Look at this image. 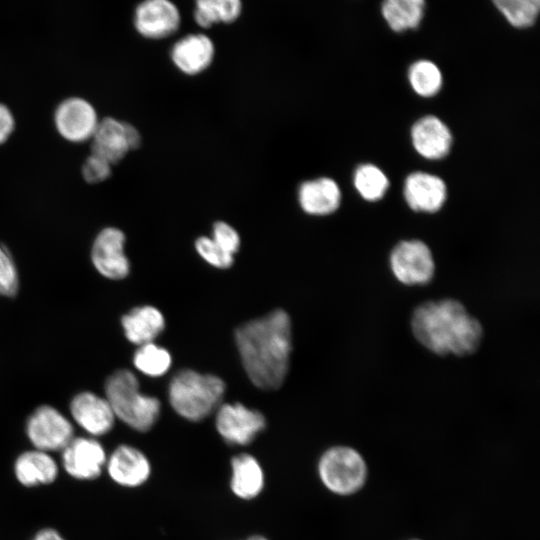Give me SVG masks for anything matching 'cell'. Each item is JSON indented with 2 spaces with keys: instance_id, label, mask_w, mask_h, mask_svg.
<instances>
[{
  "instance_id": "4fadbf2b",
  "label": "cell",
  "mask_w": 540,
  "mask_h": 540,
  "mask_svg": "<svg viewBox=\"0 0 540 540\" xmlns=\"http://www.w3.org/2000/svg\"><path fill=\"white\" fill-rule=\"evenodd\" d=\"M74 422L91 437L109 433L115 424V414L105 397L92 391L75 394L69 403Z\"/></svg>"
},
{
  "instance_id": "d6986e66",
  "label": "cell",
  "mask_w": 540,
  "mask_h": 540,
  "mask_svg": "<svg viewBox=\"0 0 540 540\" xmlns=\"http://www.w3.org/2000/svg\"><path fill=\"white\" fill-rule=\"evenodd\" d=\"M214 45L204 34L186 35L177 41L171 50V59L184 74L196 75L212 63Z\"/></svg>"
},
{
  "instance_id": "484cf974",
  "label": "cell",
  "mask_w": 540,
  "mask_h": 540,
  "mask_svg": "<svg viewBox=\"0 0 540 540\" xmlns=\"http://www.w3.org/2000/svg\"><path fill=\"white\" fill-rule=\"evenodd\" d=\"M408 78L413 90L423 97L435 95L442 86V75L439 68L428 60H419L413 63L409 68Z\"/></svg>"
},
{
  "instance_id": "cb8c5ba5",
  "label": "cell",
  "mask_w": 540,
  "mask_h": 540,
  "mask_svg": "<svg viewBox=\"0 0 540 540\" xmlns=\"http://www.w3.org/2000/svg\"><path fill=\"white\" fill-rule=\"evenodd\" d=\"M241 9V0H196L194 18L198 25L208 28L215 23L235 21Z\"/></svg>"
},
{
  "instance_id": "3957f363",
  "label": "cell",
  "mask_w": 540,
  "mask_h": 540,
  "mask_svg": "<svg viewBox=\"0 0 540 540\" xmlns=\"http://www.w3.org/2000/svg\"><path fill=\"white\" fill-rule=\"evenodd\" d=\"M105 398L115 417L138 432L149 431L157 422L161 403L140 390L137 376L129 369H118L104 384Z\"/></svg>"
},
{
  "instance_id": "4316f807",
  "label": "cell",
  "mask_w": 540,
  "mask_h": 540,
  "mask_svg": "<svg viewBox=\"0 0 540 540\" xmlns=\"http://www.w3.org/2000/svg\"><path fill=\"white\" fill-rule=\"evenodd\" d=\"M354 185L365 200L377 201L384 196L389 181L386 175L375 165L363 164L355 171Z\"/></svg>"
},
{
  "instance_id": "836d02e7",
  "label": "cell",
  "mask_w": 540,
  "mask_h": 540,
  "mask_svg": "<svg viewBox=\"0 0 540 540\" xmlns=\"http://www.w3.org/2000/svg\"><path fill=\"white\" fill-rule=\"evenodd\" d=\"M32 540H66L57 530L44 528L38 531Z\"/></svg>"
},
{
  "instance_id": "1f68e13d",
  "label": "cell",
  "mask_w": 540,
  "mask_h": 540,
  "mask_svg": "<svg viewBox=\"0 0 540 540\" xmlns=\"http://www.w3.org/2000/svg\"><path fill=\"white\" fill-rule=\"evenodd\" d=\"M111 165L106 159L92 153L82 165V176L90 184L100 183L111 175Z\"/></svg>"
},
{
  "instance_id": "d590c367",
  "label": "cell",
  "mask_w": 540,
  "mask_h": 540,
  "mask_svg": "<svg viewBox=\"0 0 540 540\" xmlns=\"http://www.w3.org/2000/svg\"><path fill=\"white\" fill-rule=\"evenodd\" d=\"M413 540H417V539H413Z\"/></svg>"
},
{
  "instance_id": "4dcf8cb0",
  "label": "cell",
  "mask_w": 540,
  "mask_h": 540,
  "mask_svg": "<svg viewBox=\"0 0 540 540\" xmlns=\"http://www.w3.org/2000/svg\"><path fill=\"white\" fill-rule=\"evenodd\" d=\"M224 251L234 255L238 252L241 240L237 230L224 221H217L213 225L211 237Z\"/></svg>"
},
{
  "instance_id": "ac0fdd59",
  "label": "cell",
  "mask_w": 540,
  "mask_h": 540,
  "mask_svg": "<svg viewBox=\"0 0 540 540\" xmlns=\"http://www.w3.org/2000/svg\"><path fill=\"white\" fill-rule=\"evenodd\" d=\"M411 136L416 151L427 159L443 158L450 151L452 135L436 116L419 119L412 127Z\"/></svg>"
},
{
  "instance_id": "d6a6232c",
  "label": "cell",
  "mask_w": 540,
  "mask_h": 540,
  "mask_svg": "<svg viewBox=\"0 0 540 540\" xmlns=\"http://www.w3.org/2000/svg\"><path fill=\"white\" fill-rule=\"evenodd\" d=\"M15 119L11 110L0 103V145L3 144L13 133Z\"/></svg>"
},
{
  "instance_id": "83f0119b",
  "label": "cell",
  "mask_w": 540,
  "mask_h": 540,
  "mask_svg": "<svg viewBox=\"0 0 540 540\" xmlns=\"http://www.w3.org/2000/svg\"><path fill=\"white\" fill-rule=\"evenodd\" d=\"M506 20L516 28H528L537 20L540 0H492Z\"/></svg>"
},
{
  "instance_id": "e575fe53",
  "label": "cell",
  "mask_w": 540,
  "mask_h": 540,
  "mask_svg": "<svg viewBox=\"0 0 540 540\" xmlns=\"http://www.w3.org/2000/svg\"><path fill=\"white\" fill-rule=\"evenodd\" d=\"M243 540H269V539L262 535H253Z\"/></svg>"
},
{
  "instance_id": "8fae6325",
  "label": "cell",
  "mask_w": 540,
  "mask_h": 540,
  "mask_svg": "<svg viewBox=\"0 0 540 540\" xmlns=\"http://www.w3.org/2000/svg\"><path fill=\"white\" fill-rule=\"evenodd\" d=\"M99 119L94 106L84 98L70 97L55 109L54 124L57 132L67 141L81 143L90 140Z\"/></svg>"
},
{
  "instance_id": "7a4b0ae2",
  "label": "cell",
  "mask_w": 540,
  "mask_h": 540,
  "mask_svg": "<svg viewBox=\"0 0 540 540\" xmlns=\"http://www.w3.org/2000/svg\"><path fill=\"white\" fill-rule=\"evenodd\" d=\"M410 325L416 340L439 356H468L483 339L479 320L452 298L421 303L413 310Z\"/></svg>"
},
{
  "instance_id": "8992f818",
  "label": "cell",
  "mask_w": 540,
  "mask_h": 540,
  "mask_svg": "<svg viewBox=\"0 0 540 540\" xmlns=\"http://www.w3.org/2000/svg\"><path fill=\"white\" fill-rule=\"evenodd\" d=\"M25 432L34 449L48 453L62 451L74 437L72 422L48 404H42L32 411L26 420Z\"/></svg>"
},
{
  "instance_id": "9c48e42d",
  "label": "cell",
  "mask_w": 540,
  "mask_h": 540,
  "mask_svg": "<svg viewBox=\"0 0 540 540\" xmlns=\"http://www.w3.org/2000/svg\"><path fill=\"white\" fill-rule=\"evenodd\" d=\"M126 236L116 227H106L95 237L91 247V262L96 271L109 280H122L130 273V261L125 254Z\"/></svg>"
},
{
  "instance_id": "7c38bea8",
  "label": "cell",
  "mask_w": 540,
  "mask_h": 540,
  "mask_svg": "<svg viewBox=\"0 0 540 540\" xmlns=\"http://www.w3.org/2000/svg\"><path fill=\"white\" fill-rule=\"evenodd\" d=\"M107 454L94 437H73L62 450V465L67 474L78 480H93L101 475Z\"/></svg>"
},
{
  "instance_id": "7402d4cb",
  "label": "cell",
  "mask_w": 540,
  "mask_h": 540,
  "mask_svg": "<svg viewBox=\"0 0 540 540\" xmlns=\"http://www.w3.org/2000/svg\"><path fill=\"white\" fill-rule=\"evenodd\" d=\"M58 472L55 459L48 452L38 449L24 451L14 462L15 477L25 487L51 484Z\"/></svg>"
},
{
  "instance_id": "52a82bcc",
  "label": "cell",
  "mask_w": 540,
  "mask_h": 540,
  "mask_svg": "<svg viewBox=\"0 0 540 540\" xmlns=\"http://www.w3.org/2000/svg\"><path fill=\"white\" fill-rule=\"evenodd\" d=\"M389 264L396 280L406 286L427 285L435 274L431 250L420 240L396 244L390 253Z\"/></svg>"
},
{
  "instance_id": "30bf717a",
  "label": "cell",
  "mask_w": 540,
  "mask_h": 540,
  "mask_svg": "<svg viewBox=\"0 0 540 540\" xmlns=\"http://www.w3.org/2000/svg\"><path fill=\"white\" fill-rule=\"evenodd\" d=\"M91 140L92 153L115 164L139 147L141 136L132 124L106 117L99 121Z\"/></svg>"
},
{
  "instance_id": "5bb4252c",
  "label": "cell",
  "mask_w": 540,
  "mask_h": 540,
  "mask_svg": "<svg viewBox=\"0 0 540 540\" xmlns=\"http://www.w3.org/2000/svg\"><path fill=\"white\" fill-rule=\"evenodd\" d=\"M105 467L112 481L125 488L144 485L152 472L148 457L137 447L128 444L117 446L107 456Z\"/></svg>"
},
{
  "instance_id": "e0dca14e",
  "label": "cell",
  "mask_w": 540,
  "mask_h": 540,
  "mask_svg": "<svg viewBox=\"0 0 540 540\" xmlns=\"http://www.w3.org/2000/svg\"><path fill=\"white\" fill-rule=\"evenodd\" d=\"M404 196L411 209L436 212L445 202L446 185L435 175L415 172L405 180Z\"/></svg>"
},
{
  "instance_id": "f1b7e54d",
  "label": "cell",
  "mask_w": 540,
  "mask_h": 540,
  "mask_svg": "<svg viewBox=\"0 0 540 540\" xmlns=\"http://www.w3.org/2000/svg\"><path fill=\"white\" fill-rule=\"evenodd\" d=\"M20 280L16 264L7 248L0 244V297L13 298L19 292Z\"/></svg>"
},
{
  "instance_id": "6da1fadb",
  "label": "cell",
  "mask_w": 540,
  "mask_h": 540,
  "mask_svg": "<svg viewBox=\"0 0 540 540\" xmlns=\"http://www.w3.org/2000/svg\"><path fill=\"white\" fill-rule=\"evenodd\" d=\"M237 349L250 381L259 389L276 390L283 384L292 351L291 320L276 309L236 329Z\"/></svg>"
},
{
  "instance_id": "44dd1931",
  "label": "cell",
  "mask_w": 540,
  "mask_h": 540,
  "mask_svg": "<svg viewBox=\"0 0 540 540\" xmlns=\"http://www.w3.org/2000/svg\"><path fill=\"white\" fill-rule=\"evenodd\" d=\"M121 326L126 339L135 345L153 342L165 328L162 312L151 305L132 308L121 317Z\"/></svg>"
},
{
  "instance_id": "9a60e30c",
  "label": "cell",
  "mask_w": 540,
  "mask_h": 540,
  "mask_svg": "<svg viewBox=\"0 0 540 540\" xmlns=\"http://www.w3.org/2000/svg\"><path fill=\"white\" fill-rule=\"evenodd\" d=\"M180 14L170 0H144L134 13V26L139 34L150 39H161L177 31Z\"/></svg>"
},
{
  "instance_id": "603a6c76",
  "label": "cell",
  "mask_w": 540,
  "mask_h": 540,
  "mask_svg": "<svg viewBox=\"0 0 540 540\" xmlns=\"http://www.w3.org/2000/svg\"><path fill=\"white\" fill-rule=\"evenodd\" d=\"M424 7V0H383L381 11L389 27L402 32L419 26Z\"/></svg>"
},
{
  "instance_id": "277c9868",
  "label": "cell",
  "mask_w": 540,
  "mask_h": 540,
  "mask_svg": "<svg viewBox=\"0 0 540 540\" xmlns=\"http://www.w3.org/2000/svg\"><path fill=\"white\" fill-rule=\"evenodd\" d=\"M225 390L224 381L216 375L182 369L169 382L168 399L179 416L198 422L217 410Z\"/></svg>"
},
{
  "instance_id": "ffe728a7",
  "label": "cell",
  "mask_w": 540,
  "mask_h": 540,
  "mask_svg": "<svg viewBox=\"0 0 540 540\" xmlns=\"http://www.w3.org/2000/svg\"><path fill=\"white\" fill-rule=\"evenodd\" d=\"M301 209L314 216H324L336 211L341 201L338 184L331 178L321 177L303 182L298 190Z\"/></svg>"
},
{
  "instance_id": "2e32d148",
  "label": "cell",
  "mask_w": 540,
  "mask_h": 540,
  "mask_svg": "<svg viewBox=\"0 0 540 540\" xmlns=\"http://www.w3.org/2000/svg\"><path fill=\"white\" fill-rule=\"evenodd\" d=\"M229 487L232 494L245 501L260 496L265 487V473L259 460L249 453H240L230 462Z\"/></svg>"
},
{
  "instance_id": "ba28073f",
  "label": "cell",
  "mask_w": 540,
  "mask_h": 540,
  "mask_svg": "<svg viewBox=\"0 0 540 540\" xmlns=\"http://www.w3.org/2000/svg\"><path fill=\"white\" fill-rule=\"evenodd\" d=\"M215 427L229 445L246 446L266 427L264 415L241 403H224L217 408Z\"/></svg>"
},
{
  "instance_id": "d4e9b609",
  "label": "cell",
  "mask_w": 540,
  "mask_h": 540,
  "mask_svg": "<svg viewBox=\"0 0 540 540\" xmlns=\"http://www.w3.org/2000/svg\"><path fill=\"white\" fill-rule=\"evenodd\" d=\"M133 365L146 376L161 377L169 371L172 356L164 347L149 342L138 346L133 355Z\"/></svg>"
},
{
  "instance_id": "f546056e",
  "label": "cell",
  "mask_w": 540,
  "mask_h": 540,
  "mask_svg": "<svg viewBox=\"0 0 540 540\" xmlns=\"http://www.w3.org/2000/svg\"><path fill=\"white\" fill-rule=\"evenodd\" d=\"M195 249L205 262L215 268L227 269L234 262V255L224 251L211 237H198L195 241Z\"/></svg>"
},
{
  "instance_id": "5b68a950",
  "label": "cell",
  "mask_w": 540,
  "mask_h": 540,
  "mask_svg": "<svg viewBox=\"0 0 540 540\" xmlns=\"http://www.w3.org/2000/svg\"><path fill=\"white\" fill-rule=\"evenodd\" d=\"M321 483L331 493L348 496L358 492L368 474L363 456L354 448L336 445L325 450L317 463Z\"/></svg>"
}]
</instances>
